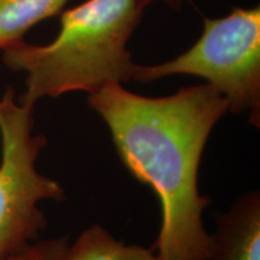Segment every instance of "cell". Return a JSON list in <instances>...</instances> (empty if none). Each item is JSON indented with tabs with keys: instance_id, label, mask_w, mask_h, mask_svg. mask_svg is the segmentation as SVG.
Wrapping results in <instances>:
<instances>
[{
	"instance_id": "6da1fadb",
	"label": "cell",
	"mask_w": 260,
	"mask_h": 260,
	"mask_svg": "<svg viewBox=\"0 0 260 260\" xmlns=\"http://www.w3.org/2000/svg\"><path fill=\"white\" fill-rule=\"evenodd\" d=\"M88 103L126 170L157 194L161 224L152 249L161 260H209L212 235L203 213L211 201L200 194L198 176L207 140L229 111L225 98L207 83L161 98L112 83L89 94Z\"/></svg>"
},
{
	"instance_id": "7a4b0ae2",
	"label": "cell",
	"mask_w": 260,
	"mask_h": 260,
	"mask_svg": "<svg viewBox=\"0 0 260 260\" xmlns=\"http://www.w3.org/2000/svg\"><path fill=\"white\" fill-rule=\"evenodd\" d=\"M142 11L136 0H87L61 14L59 32L50 44L21 40L4 48L3 63L27 74L18 102L34 107L44 98L92 94L134 79L138 64L126 45Z\"/></svg>"
},
{
	"instance_id": "3957f363",
	"label": "cell",
	"mask_w": 260,
	"mask_h": 260,
	"mask_svg": "<svg viewBox=\"0 0 260 260\" xmlns=\"http://www.w3.org/2000/svg\"><path fill=\"white\" fill-rule=\"evenodd\" d=\"M172 75L201 77L225 98L229 111L247 112L260 126V8H234L228 16L205 18L189 50L154 65H136L134 79L152 82Z\"/></svg>"
},
{
	"instance_id": "277c9868",
	"label": "cell",
	"mask_w": 260,
	"mask_h": 260,
	"mask_svg": "<svg viewBox=\"0 0 260 260\" xmlns=\"http://www.w3.org/2000/svg\"><path fill=\"white\" fill-rule=\"evenodd\" d=\"M32 110L16 100L11 87L0 98V260L37 241L46 228L41 201L65 198L64 188L37 169L47 139L32 133Z\"/></svg>"
},
{
	"instance_id": "5b68a950",
	"label": "cell",
	"mask_w": 260,
	"mask_h": 260,
	"mask_svg": "<svg viewBox=\"0 0 260 260\" xmlns=\"http://www.w3.org/2000/svg\"><path fill=\"white\" fill-rule=\"evenodd\" d=\"M209 260H260V194L249 191L225 213L216 214Z\"/></svg>"
},
{
	"instance_id": "8992f818",
	"label": "cell",
	"mask_w": 260,
	"mask_h": 260,
	"mask_svg": "<svg viewBox=\"0 0 260 260\" xmlns=\"http://www.w3.org/2000/svg\"><path fill=\"white\" fill-rule=\"evenodd\" d=\"M69 0H0V50L23 40L39 22L60 14Z\"/></svg>"
},
{
	"instance_id": "52a82bcc",
	"label": "cell",
	"mask_w": 260,
	"mask_h": 260,
	"mask_svg": "<svg viewBox=\"0 0 260 260\" xmlns=\"http://www.w3.org/2000/svg\"><path fill=\"white\" fill-rule=\"evenodd\" d=\"M68 260H161L153 249L125 245L105 228L94 224L82 232L68 248Z\"/></svg>"
},
{
	"instance_id": "ba28073f",
	"label": "cell",
	"mask_w": 260,
	"mask_h": 260,
	"mask_svg": "<svg viewBox=\"0 0 260 260\" xmlns=\"http://www.w3.org/2000/svg\"><path fill=\"white\" fill-rule=\"evenodd\" d=\"M68 237L34 241L9 260H68Z\"/></svg>"
},
{
	"instance_id": "9c48e42d",
	"label": "cell",
	"mask_w": 260,
	"mask_h": 260,
	"mask_svg": "<svg viewBox=\"0 0 260 260\" xmlns=\"http://www.w3.org/2000/svg\"><path fill=\"white\" fill-rule=\"evenodd\" d=\"M136 2H138V4H139L140 8L145 10L146 6L153 4V3H158V2L165 3V4L174 6V8H178V6L181 5L182 0H136Z\"/></svg>"
}]
</instances>
